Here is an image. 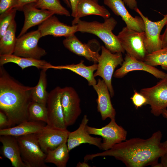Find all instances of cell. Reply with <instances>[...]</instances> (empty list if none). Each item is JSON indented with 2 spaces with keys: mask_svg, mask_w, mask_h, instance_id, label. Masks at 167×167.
I'll return each instance as SVG.
<instances>
[{
  "mask_svg": "<svg viewBox=\"0 0 167 167\" xmlns=\"http://www.w3.org/2000/svg\"><path fill=\"white\" fill-rule=\"evenodd\" d=\"M87 131L90 135L101 136L103 139L101 150L105 151L111 148L115 144L126 140L127 131L115 121V118L111 119L107 125L101 128L87 125Z\"/></svg>",
  "mask_w": 167,
  "mask_h": 167,
  "instance_id": "52a82bcc",
  "label": "cell"
},
{
  "mask_svg": "<svg viewBox=\"0 0 167 167\" xmlns=\"http://www.w3.org/2000/svg\"><path fill=\"white\" fill-rule=\"evenodd\" d=\"M33 87L21 84L0 66V110L7 116L10 127L28 120V109Z\"/></svg>",
  "mask_w": 167,
  "mask_h": 167,
  "instance_id": "7a4b0ae2",
  "label": "cell"
},
{
  "mask_svg": "<svg viewBox=\"0 0 167 167\" xmlns=\"http://www.w3.org/2000/svg\"><path fill=\"white\" fill-rule=\"evenodd\" d=\"M62 88L57 86L49 93L46 103L47 125L61 129H66L61 104Z\"/></svg>",
  "mask_w": 167,
  "mask_h": 167,
  "instance_id": "7c38bea8",
  "label": "cell"
},
{
  "mask_svg": "<svg viewBox=\"0 0 167 167\" xmlns=\"http://www.w3.org/2000/svg\"><path fill=\"white\" fill-rule=\"evenodd\" d=\"M12 62L17 64L22 70L30 66H34L38 69H51L53 65L44 60L22 57L13 54L0 55V66Z\"/></svg>",
  "mask_w": 167,
  "mask_h": 167,
  "instance_id": "603a6c76",
  "label": "cell"
},
{
  "mask_svg": "<svg viewBox=\"0 0 167 167\" xmlns=\"http://www.w3.org/2000/svg\"><path fill=\"white\" fill-rule=\"evenodd\" d=\"M22 160L28 167H47L46 154L41 149L35 134L15 137Z\"/></svg>",
  "mask_w": 167,
  "mask_h": 167,
  "instance_id": "277c9868",
  "label": "cell"
},
{
  "mask_svg": "<svg viewBox=\"0 0 167 167\" xmlns=\"http://www.w3.org/2000/svg\"><path fill=\"white\" fill-rule=\"evenodd\" d=\"M17 11L15 8H14L0 14V38L15 20Z\"/></svg>",
  "mask_w": 167,
  "mask_h": 167,
  "instance_id": "1f68e13d",
  "label": "cell"
},
{
  "mask_svg": "<svg viewBox=\"0 0 167 167\" xmlns=\"http://www.w3.org/2000/svg\"><path fill=\"white\" fill-rule=\"evenodd\" d=\"M162 43V48H167V26L164 33L160 36Z\"/></svg>",
  "mask_w": 167,
  "mask_h": 167,
  "instance_id": "f35d334b",
  "label": "cell"
},
{
  "mask_svg": "<svg viewBox=\"0 0 167 167\" xmlns=\"http://www.w3.org/2000/svg\"><path fill=\"white\" fill-rule=\"evenodd\" d=\"M130 9L135 10L137 7L138 0H122Z\"/></svg>",
  "mask_w": 167,
  "mask_h": 167,
  "instance_id": "74e56055",
  "label": "cell"
},
{
  "mask_svg": "<svg viewBox=\"0 0 167 167\" xmlns=\"http://www.w3.org/2000/svg\"><path fill=\"white\" fill-rule=\"evenodd\" d=\"M10 127V123L6 115L3 112L0 111V129Z\"/></svg>",
  "mask_w": 167,
  "mask_h": 167,
  "instance_id": "e575fe53",
  "label": "cell"
},
{
  "mask_svg": "<svg viewBox=\"0 0 167 167\" xmlns=\"http://www.w3.org/2000/svg\"><path fill=\"white\" fill-rule=\"evenodd\" d=\"M65 3L66 5L67 6L70 8H71L70 3L69 0H63Z\"/></svg>",
  "mask_w": 167,
  "mask_h": 167,
  "instance_id": "7bdbcfd3",
  "label": "cell"
},
{
  "mask_svg": "<svg viewBox=\"0 0 167 167\" xmlns=\"http://www.w3.org/2000/svg\"><path fill=\"white\" fill-rule=\"evenodd\" d=\"M144 62L152 66H160L162 69L167 71V48L148 54Z\"/></svg>",
  "mask_w": 167,
  "mask_h": 167,
  "instance_id": "4dcf8cb0",
  "label": "cell"
},
{
  "mask_svg": "<svg viewBox=\"0 0 167 167\" xmlns=\"http://www.w3.org/2000/svg\"><path fill=\"white\" fill-rule=\"evenodd\" d=\"M161 164L162 167H167V153L161 157Z\"/></svg>",
  "mask_w": 167,
  "mask_h": 167,
  "instance_id": "ab89813d",
  "label": "cell"
},
{
  "mask_svg": "<svg viewBox=\"0 0 167 167\" xmlns=\"http://www.w3.org/2000/svg\"><path fill=\"white\" fill-rule=\"evenodd\" d=\"M47 69H41L37 85L33 87L31 92L32 101L46 105L49 93L46 91Z\"/></svg>",
  "mask_w": 167,
  "mask_h": 167,
  "instance_id": "83f0119b",
  "label": "cell"
},
{
  "mask_svg": "<svg viewBox=\"0 0 167 167\" xmlns=\"http://www.w3.org/2000/svg\"><path fill=\"white\" fill-rule=\"evenodd\" d=\"M0 142L2 144L1 154L11 161L14 167H28L23 161L19 148L15 136L0 135Z\"/></svg>",
  "mask_w": 167,
  "mask_h": 167,
  "instance_id": "ffe728a7",
  "label": "cell"
},
{
  "mask_svg": "<svg viewBox=\"0 0 167 167\" xmlns=\"http://www.w3.org/2000/svg\"><path fill=\"white\" fill-rule=\"evenodd\" d=\"M70 131L67 129H61L46 125L39 132L36 133L42 150L47 154L61 144L67 143Z\"/></svg>",
  "mask_w": 167,
  "mask_h": 167,
  "instance_id": "4fadbf2b",
  "label": "cell"
},
{
  "mask_svg": "<svg viewBox=\"0 0 167 167\" xmlns=\"http://www.w3.org/2000/svg\"><path fill=\"white\" fill-rule=\"evenodd\" d=\"M67 143H64L46 154L45 163L54 164L58 167H66L69 158V151Z\"/></svg>",
  "mask_w": 167,
  "mask_h": 167,
  "instance_id": "484cf974",
  "label": "cell"
},
{
  "mask_svg": "<svg viewBox=\"0 0 167 167\" xmlns=\"http://www.w3.org/2000/svg\"><path fill=\"white\" fill-rule=\"evenodd\" d=\"M41 38V33L37 29L17 37L13 54L22 57L41 59L47 54L46 51L38 45Z\"/></svg>",
  "mask_w": 167,
  "mask_h": 167,
  "instance_id": "ba28073f",
  "label": "cell"
},
{
  "mask_svg": "<svg viewBox=\"0 0 167 167\" xmlns=\"http://www.w3.org/2000/svg\"><path fill=\"white\" fill-rule=\"evenodd\" d=\"M29 121L43 122L48 121L46 105L32 101L28 108Z\"/></svg>",
  "mask_w": 167,
  "mask_h": 167,
  "instance_id": "f1b7e54d",
  "label": "cell"
},
{
  "mask_svg": "<svg viewBox=\"0 0 167 167\" xmlns=\"http://www.w3.org/2000/svg\"><path fill=\"white\" fill-rule=\"evenodd\" d=\"M43 122L29 120L25 121L15 126L0 129V135H8L17 137L37 133L45 126Z\"/></svg>",
  "mask_w": 167,
  "mask_h": 167,
  "instance_id": "cb8c5ba5",
  "label": "cell"
},
{
  "mask_svg": "<svg viewBox=\"0 0 167 167\" xmlns=\"http://www.w3.org/2000/svg\"><path fill=\"white\" fill-rule=\"evenodd\" d=\"M135 71L147 72L156 78L161 79L164 78L166 74L144 62L139 60L126 54L121 67L115 71L113 76L117 78H121L129 72Z\"/></svg>",
  "mask_w": 167,
  "mask_h": 167,
  "instance_id": "5bb4252c",
  "label": "cell"
},
{
  "mask_svg": "<svg viewBox=\"0 0 167 167\" xmlns=\"http://www.w3.org/2000/svg\"><path fill=\"white\" fill-rule=\"evenodd\" d=\"M80 100L75 90L71 87L62 88L61 104L66 126L73 125L82 112Z\"/></svg>",
  "mask_w": 167,
  "mask_h": 167,
  "instance_id": "8fae6325",
  "label": "cell"
},
{
  "mask_svg": "<svg viewBox=\"0 0 167 167\" xmlns=\"http://www.w3.org/2000/svg\"><path fill=\"white\" fill-rule=\"evenodd\" d=\"M77 167H90L91 166L89 165L87 162L85 161L81 162H79L77 164Z\"/></svg>",
  "mask_w": 167,
  "mask_h": 167,
  "instance_id": "b9f144b4",
  "label": "cell"
},
{
  "mask_svg": "<svg viewBox=\"0 0 167 167\" xmlns=\"http://www.w3.org/2000/svg\"><path fill=\"white\" fill-rule=\"evenodd\" d=\"M22 11L24 16V22L17 37L26 33L30 28L40 25L48 18L55 14L53 12L36 8L34 3L25 5Z\"/></svg>",
  "mask_w": 167,
  "mask_h": 167,
  "instance_id": "d6986e66",
  "label": "cell"
},
{
  "mask_svg": "<svg viewBox=\"0 0 167 167\" xmlns=\"http://www.w3.org/2000/svg\"><path fill=\"white\" fill-rule=\"evenodd\" d=\"M104 19V22L101 23L96 21L88 22L79 19L76 23L77 31L96 36L103 42L105 47L112 53H124L125 51L117 36L112 32L117 24V21L113 17Z\"/></svg>",
  "mask_w": 167,
  "mask_h": 167,
  "instance_id": "3957f363",
  "label": "cell"
},
{
  "mask_svg": "<svg viewBox=\"0 0 167 167\" xmlns=\"http://www.w3.org/2000/svg\"><path fill=\"white\" fill-rule=\"evenodd\" d=\"M93 87L97 95V110L100 113L102 119L115 118L116 110L112 105L110 92L104 80L99 79Z\"/></svg>",
  "mask_w": 167,
  "mask_h": 167,
  "instance_id": "ac0fdd59",
  "label": "cell"
},
{
  "mask_svg": "<svg viewBox=\"0 0 167 167\" xmlns=\"http://www.w3.org/2000/svg\"><path fill=\"white\" fill-rule=\"evenodd\" d=\"M162 137L161 132L158 131L147 139L131 138L102 152L87 154L84 161L88 162L99 156H111L121 161L127 167H156L159 159L167 153V149L161 142Z\"/></svg>",
  "mask_w": 167,
  "mask_h": 167,
  "instance_id": "6da1fadb",
  "label": "cell"
},
{
  "mask_svg": "<svg viewBox=\"0 0 167 167\" xmlns=\"http://www.w3.org/2000/svg\"><path fill=\"white\" fill-rule=\"evenodd\" d=\"M90 15L100 16L104 19L109 18V12L103 6L93 0H79L77 6L76 16L72 22V25L81 17Z\"/></svg>",
  "mask_w": 167,
  "mask_h": 167,
  "instance_id": "7402d4cb",
  "label": "cell"
},
{
  "mask_svg": "<svg viewBox=\"0 0 167 167\" xmlns=\"http://www.w3.org/2000/svg\"><path fill=\"white\" fill-rule=\"evenodd\" d=\"M140 93L147 99V104L150 106L151 113L159 116L167 107V73L155 85L142 88Z\"/></svg>",
  "mask_w": 167,
  "mask_h": 167,
  "instance_id": "30bf717a",
  "label": "cell"
},
{
  "mask_svg": "<svg viewBox=\"0 0 167 167\" xmlns=\"http://www.w3.org/2000/svg\"><path fill=\"white\" fill-rule=\"evenodd\" d=\"M84 62V60H81L77 64L56 66L52 65L51 69L70 70L84 78L87 80L88 85L93 87L97 83L94 75V72L97 69V64L94 63L92 65L87 66L85 65Z\"/></svg>",
  "mask_w": 167,
  "mask_h": 167,
  "instance_id": "d4e9b609",
  "label": "cell"
},
{
  "mask_svg": "<svg viewBox=\"0 0 167 167\" xmlns=\"http://www.w3.org/2000/svg\"><path fill=\"white\" fill-rule=\"evenodd\" d=\"M76 25L70 26L60 22L53 15L38 25L37 30L41 37L47 35L55 37H68L77 32Z\"/></svg>",
  "mask_w": 167,
  "mask_h": 167,
  "instance_id": "e0dca14e",
  "label": "cell"
},
{
  "mask_svg": "<svg viewBox=\"0 0 167 167\" xmlns=\"http://www.w3.org/2000/svg\"><path fill=\"white\" fill-rule=\"evenodd\" d=\"M16 27L15 20L0 38V55L13 54L17 40L15 36Z\"/></svg>",
  "mask_w": 167,
  "mask_h": 167,
  "instance_id": "4316f807",
  "label": "cell"
},
{
  "mask_svg": "<svg viewBox=\"0 0 167 167\" xmlns=\"http://www.w3.org/2000/svg\"><path fill=\"white\" fill-rule=\"evenodd\" d=\"M131 99L136 109L147 105V100L146 97L136 90H134V93Z\"/></svg>",
  "mask_w": 167,
  "mask_h": 167,
  "instance_id": "836d02e7",
  "label": "cell"
},
{
  "mask_svg": "<svg viewBox=\"0 0 167 167\" xmlns=\"http://www.w3.org/2000/svg\"><path fill=\"white\" fill-rule=\"evenodd\" d=\"M69 1L70 3L72 10L71 15L74 18L76 15L77 7L79 0H69Z\"/></svg>",
  "mask_w": 167,
  "mask_h": 167,
  "instance_id": "8d00e7d4",
  "label": "cell"
},
{
  "mask_svg": "<svg viewBox=\"0 0 167 167\" xmlns=\"http://www.w3.org/2000/svg\"><path fill=\"white\" fill-rule=\"evenodd\" d=\"M88 121L87 116L84 115L77 129L72 132H70L67 143L69 152L83 143L93 145L101 149L102 139L91 136L86 130Z\"/></svg>",
  "mask_w": 167,
  "mask_h": 167,
  "instance_id": "2e32d148",
  "label": "cell"
},
{
  "mask_svg": "<svg viewBox=\"0 0 167 167\" xmlns=\"http://www.w3.org/2000/svg\"><path fill=\"white\" fill-rule=\"evenodd\" d=\"M95 2H98L99 0H93Z\"/></svg>",
  "mask_w": 167,
  "mask_h": 167,
  "instance_id": "ee69618b",
  "label": "cell"
},
{
  "mask_svg": "<svg viewBox=\"0 0 167 167\" xmlns=\"http://www.w3.org/2000/svg\"><path fill=\"white\" fill-rule=\"evenodd\" d=\"M163 117L165 118L167 120V110L166 109L164 110L162 114ZM163 146L165 148L167 149V140L164 142L162 143Z\"/></svg>",
  "mask_w": 167,
  "mask_h": 167,
  "instance_id": "60d3db41",
  "label": "cell"
},
{
  "mask_svg": "<svg viewBox=\"0 0 167 167\" xmlns=\"http://www.w3.org/2000/svg\"><path fill=\"white\" fill-rule=\"evenodd\" d=\"M144 33L130 29L126 26L117 36L121 46L126 54L144 61L148 54L144 44Z\"/></svg>",
  "mask_w": 167,
  "mask_h": 167,
  "instance_id": "8992f818",
  "label": "cell"
},
{
  "mask_svg": "<svg viewBox=\"0 0 167 167\" xmlns=\"http://www.w3.org/2000/svg\"><path fill=\"white\" fill-rule=\"evenodd\" d=\"M103 2L115 15L121 18L128 28L139 32L144 31L145 25L142 18L140 16H132L122 0H104Z\"/></svg>",
  "mask_w": 167,
  "mask_h": 167,
  "instance_id": "9a60e30c",
  "label": "cell"
},
{
  "mask_svg": "<svg viewBox=\"0 0 167 167\" xmlns=\"http://www.w3.org/2000/svg\"><path fill=\"white\" fill-rule=\"evenodd\" d=\"M143 19L145 25L144 44L148 54L162 48L160 38L161 32L165 25L167 24V14L159 21L153 22L145 16L137 8L135 10Z\"/></svg>",
  "mask_w": 167,
  "mask_h": 167,
  "instance_id": "9c48e42d",
  "label": "cell"
},
{
  "mask_svg": "<svg viewBox=\"0 0 167 167\" xmlns=\"http://www.w3.org/2000/svg\"><path fill=\"white\" fill-rule=\"evenodd\" d=\"M38 0H19L18 4L16 9L17 10L22 11L23 7L30 3H36Z\"/></svg>",
  "mask_w": 167,
  "mask_h": 167,
  "instance_id": "d590c367",
  "label": "cell"
},
{
  "mask_svg": "<svg viewBox=\"0 0 167 167\" xmlns=\"http://www.w3.org/2000/svg\"><path fill=\"white\" fill-rule=\"evenodd\" d=\"M35 5L37 8L53 12L54 14L70 15L69 11L62 5L59 0H38Z\"/></svg>",
  "mask_w": 167,
  "mask_h": 167,
  "instance_id": "f546056e",
  "label": "cell"
},
{
  "mask_svg": "<svg viewBox=\"0 0 167 167\" xmlns=\"http://www.w3.org/2000/svg\"><path fill=\"white\" fill-rule=\"evenodd\" d=\"M19 0H0V14L17 7Z\"/></svg>",
  "mask_w": 167,
  "mask_h": 167,
  "instance_id": "d6a6232c",
  "label": "cell"
},
{
  "mask_svg": "<svg viewBox=\"0 0 167 167\" xmlns=\"http://www.w3.org/2000/svg\"><path fill=\"white\" fill-rule=\"evenodd\" d=\"M101 52L97 62V68L94 73L95 77H101L106 84L111 97L114 96V90L112 84V79L115 69L122 65L124 59L122 53H113L105 47H101Z\"/></svg>",
  "mask_w": 167,
  "mask_h": 167,
  "instance_id": "5b68a950",
  "label": "cell"
},
{
  "mask_svg": "<svg viewBox=\"0 0 167 167\" xmlns=\"http://www.w3.org/2000/svg\"><path fill=\"white\" fill-rule=\"evenodd\" d=\"M64 46L73 53L84 57L94 63H97L100 55L98 50H93L87 44L82 43L75 34L65 38L63 41Z\"/></svg>",
  "mask_w": 167,
  "mask_h": 167,
  "instance_id": "44dd1931",
  "label": "cell"
}]
</instances>
